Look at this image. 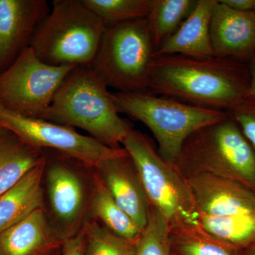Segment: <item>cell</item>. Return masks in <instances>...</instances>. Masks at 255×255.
Masks as SVG:
<instances>
[{"mask_svg":"<svg viewBox=\"0 0 255 255\" xmlns=\"http://www.w3.org/2000/svg\"><path fill=\"white\" fill-rule=\"evenodd\" d=\"M108 87L91 66H75L40 118L79 128L108 147L120 148L130 126L119 117Z\"/></svg>","mask_w":255,"mask_h":255,"instance_id":"2","label":"cell"},{"mask_svg":"<svg viewBox=\"0 0 255 255\" xmlns=\"http://www.w3.org/2000/svg\"><path fill=\"white\" fill-rule=\"evenodd\" d=\"M46 159L47 187L52 211L62 225L73 227L80 222L85 209L83 184L63 158Z\"/></svg>","mask_w":255,"mask_h":255,"instance_id":"15","label":"cell"},{"mask_svg":"<svg viewBox=\"0 0 255 255\" xmlns=\"http://www.w3.org/2000/svg\"><path fill=\"white\" fill-rule=\"evenodd\" d=\"M7 132V130H5V129L3 128L2 127H0V138H1V137L4 136L5 134Z\"/></svg>","mask_w":255,"mask_h":255,"instance_id":"31","label":"cell"},{"mask_svg":"<svg viewBox=\"0 0 255 255\" xmlns=\"http://www.w3.org/2000/svg\"><path fill=\"white\" fill-rule=\"evenodd\" d=\"M249 64L231 58L196 59L181 55L155 56L147 91L189 105L228 111L246 98L251 86Z\"/></svg>","mask_w":255,"mask_h":255,"instance_id":"1","label":"cell"},{"mask_svg":"<svg viewBox=\"0 0 255 255\" xmlns=\"http://www.w3.org/2000/svg\"><path fill=\"white\" fill-rule=\"evenodd\" d=\"M87 255H135L136 242L116 236L95 221H90L83 228Z\"/></svg>","mask_w":255,"mask_h":255,"instance_id":"24","label":"cell"},{"mask_svg":"<svg viewBox=\"0 0 255 255\" xmlns=\"http://www.w3.org/2000/svg\"><path fill=\"white\" fill-rule=\"evenodd\" d=\"M231 9L239 11H253L255 0H219Z\"/></svg>","mask_w":255,"mask_h":255,"instance_id":"28","label":"cell"},{"mask_svg":"<svg viewBox=\"0 0 255 255\" xmlns=\"http://www.w3.org/2000/svg\"><path fill=\"white\" fill-rule=\"evenodd\" d=\"M105 29L82 0H54L30 47L49 65L92 66Z\"/></svg>","mask_w":255,"mask_h":255,"instance_id":"5","label":"cell"},{"mask_svg":"<svg viewBox=\"0 0 255 255\" xmlns=\"http://www.w3.org/2000/svg\"><path fill=\"white\" fill-rule=\"evenodd\" d=\"M122 145L137 169L150 206L168 223L171 233L201 230L187 180L159 155L148 137L129 127Z\"/></svg>","mask_w":255,"mask_h":255,"instance_id":"4","label":"cell"},{"mask_svg":"<svg viewBox=\"0 0 255 255\" xmlns=\"http://www.w3.org/2000/svg\"><path fill=\"white\" fill-rule=\"evenodd\" d=\"M249 66L251 70V82L246 98L255 100V58L249 63Z\"/></svg>","mask_w":255,"mask_h":255,"instance_id":"29","label":"cell"},{"mask_svg":"<svg viewBox=\"0 0 255 255\" xmlns=\"http://www.w3.org/2000/svg\"><path fill=\"white\" fill-rule=\"evenodd\" d=\"M0 255H1V254H0Z\"/></svg>","mask_w":255,"mask_h":255,"instance_id":"33","label":"cell"},{"mask_svg":"<svg viewBox=\"0 0 255 255\" xmlns=\"http://www.w3.org/2000/svg\"><path fill=\"white\" fill-rule=\"evenodd\" d=\"M168 223L155 208L150 206L148 221L135 243V255H173Z\"/></svg>","mask_w":255,"mask_h":255,"instance_id":"25","label":"cell"},{"mask_svg":"<svg viewBox=\"0 0 255 255\" xmlns=\"http://www.w3.org/2000/svg\"><path fill=\"white\" fill-rule=\"evenodd\" d=\"M114 200L143 231L148 221L150 204L127 151L105 159L95 168Z\"/></svg>","mask_w":255,"mask_h":255,"instance_id":"11","label":"cell"},{"mask_svg":"<svg viewBox=\"0 0 255 255\" xmlns=\"http://www.w3.org/2000/svg\"><path fill=\"white\" fill-rule=\"evenodd\" d=\"M50 11L46 0H0V74L29 48Z\"/></svg>","mask_w":255,"mask_h":255,"instance_id":"10","label":"cell"},{"mask_svg":"<svg viewBox=\"0 0 255 255\" xmlns=\"http://www.w3.org/2000/svg\"><path fill=\"white\" fill-rule=\"evenodd\" d=\"M0 127L32 147L56 151L79 164L95 169L101 162L117 155L122 149L108 147L72 128L18 114L1 103Z\"/></svg>","mask_w":255,"mask_h":255,"instance_id":"9","label":"cell"},{"mask_svg":"<svg viewBox=\"0 0 255 255\" xmlns=\"http://www.w3.org/2000/svg\"><path fill=\"white\" fill-rule=\"evenodd\" d=\"M253 11L255 13V4H254V7H253Z\"/></svg>","mask_w":255,"mask_h":255,"instance_id":"32","label":"cell"},{"mask_svg":"<svg viewBox=\"0 0 255 255\" xmlns=\"http://www.w3.org/2000/svg\"><path fill=\"white\" fill-rule=\"evenodd\" d=\"M106 28L148 17L152 0H82Z\"/></svg>","mask_w":255,"mask_h":255,"instance_id":"22","label":"cell"},{"mask_svg":"<svg viewBox=\"0 0 255 255\" xmlns=\"http://www.w3.org/2000/svg\"><path fill=\"white\" fill-rule=\"evenodd\" d=\"M199 226L210 237L241 253L255 243V212L219 217L200 215Z\"/></svg>","mask_w":255,"mask_h":255,"instance_id":"19","label":"cell"},{"mask_svg":"<svg viewBox=\"0 0 255 255\" xmlns=\"http://www.w3.org/2000/svg\"><path fill=\"white\" fill-rule=\"evenodd\" d=\"M255 152V100L245 98L226 111Z\"/></svg>","mask_w":255,"mask_h":255,"instance_id":"26","label":"cell"},{"mask_svg":"<svg viewBox=\"0 0 255 255\" xmlns=\"http://www.w3.org/2000/svg\"><path fill=\"white\" fill-rule=\"evenodd\" d=\"M43 159L14 187L0 195V234L43 208L42 179L46 172Z\"/></svg>","mask_w":255,"mask_h":255,"instance_id":"17","label":"cell"},{"mask_svg":"<svg viewBox=\"0 0 255 255\" xmlns=\"http://www.w3.org/2000/svg\"><path fill=\"white\" fill-rule=\"evenodd\" d=\"M218 0H196L194 9L177 31L156 50L155 56L181 55L196 59L214 56L210 36L213 11Z\"/></svg>","mask_w":255,"mask_h":255,"instance_id":"14","label":"cell"},{"mask_svg":"<svg viewBox=\"0 0 255 255\" xmlns=\"http://www.w3.org/2000/svg\"><path fill=\"white\" fill-rule=\"evenodd\" d=\"M43 157V150L6 132L0 138V195L17 184Z\"/></svg>","mask_w":255,"mask_h":255,"instance_id":"18","label":"cell"},{"mask_svg":"<svg viewBox=\"0 0 255 255\" xmlns=\"http://www.w3.org/2000/svg\"><path fill=\"white\" fill-rule=\"evenodd\" d=\"M196 0H152L150 22L156 50L173 34L191 12Z\"/></svg>","mask_w":255,"mask_h":255,"instance_id":"21","label":"cell"},{"mask_svg":"<svg viewBox=\"0 0 255 255\" xmlns=\"http://www.w3.org/2000/svg\"><path fill=\"white\" fill-rule=\"evenodd\" d=\"M91 206L93 214L116 236L132 242L141 236L142 230L117 204L100 176L95 179Z\"/></svg>","mask_w":255,"mask_h":255,"instance_id":"20","label":"cell"},{"mask_svg":"<svg viewBox=\"0 0 255 255\" xmlns=\"http://www.w3.org/2000/svg\"><path fill=\"white\" fill-rule=\"evenodd\" d=\"M173 164L185 179L209 174L236 181L255 192L254 149L229 116L189 135Z\"/></svg>","mask_w":255,"mask_h":255,"instance_id":"3","label":"cell"},{"mask_svg":"<svg viewBox=\"0 0 255 255\" xmlns=\"http://www.w3.org/2000/svg\"><path fill=\"white\" fill-rule=\"evenodd\" d=\"M241 255H255V243L245 251L241 252Z\"/></svg>","mask_w":255,"mask_h":255,"instance_id":"30","label":"cell"},{"mask_svg":"<svg viewBox=\"0 0 255 255\" xmlns=\"http://www.w3.org/2000/svg\"><path fill=\"white\" fill-rule=\"evenodd\" d=\"M62 255H87L83 230L63 241Z\"/></svg>","mask_w":255,"mask_h":255,"instance_id":"27","label":"cell"},{"mask_svg":"<svg viewBox=\"0 0 255 255\" xmlns=\"http://www.w3.org/2000/svg\"><path fill=\"white\" fill-rule=\"evenodd\" d=\"M170 246L173 255H241L201 230L171 233Z\"/></svg>","mask_w":255,"mask_h":255,"instance_id":"23","label":"cell"},{"mask_svg":"<svg viewBox=\"0 0 255 255\" xmlns=\"http://www.w3.org/2000/svg\"><path fill=\"white\" fill-rule=\"evenodd\" d=\"M58 243L42 208L0 234V254L46 255L58 248Z\"/></svg>","mask_w":255,"mask_h":255,"instance_id":"16","label":"cell"},{"mask_svg":"<svg viewBox=\"0 0 255 255\" xmlns=\"http://www.w3.org/2000/svg\"><path fill=\"white\" fill-rule=\"evenodd\" d=\"M186 180L200 215L219 217L255 212V192L241 183L209 174Z\"/></svg>","mask_w":255,"mask_h":255,"instance_id":"13","label":"cell"},{"mask_svg":"<svg viewBox=\"0 0 255 255\" xmlns=\"http://www.w3.org/2000/svg\"><path fill=\"white\" fill-rule=\"evenodd\" d=\"M156 48L147 18L106 28L92 68L120 92L147 91Z\"/></svg>","mask_w":255,"mask_h":255,"instance_id":"7","label":"cell"},{"mask_svg":"<svg viewBox=\"0 0 255 255\" xmlns=\"http://www.w3.org/2000/svg\"><path fill=\"white\" fill-rule=\"evenodd\" d=\"M210 36L214 56L249 64L255 58V13L236 11L218 0Z\"/></svg>","mask_w":255,"mask_h":255,"instance_id":"12","label":"cell"},{"mask_svg":"<svg viewBox=\"0 0 255 255\" xmlns=\"http://www.w3.org/2000/svg\"><path fill=\"white\" fill-rule=\"evenodd\" d=\"M112 95L119 114L148 128L155 137L159 155L172 164L193 132L228 117L226 111L189 105L150 92H116Z\"/></svg>","mask_w":255,"mask_h":255,"instance_id":"6","label":"cell"},{"mask_svg":"<svg viewBox=\"0 0 255 255\" xmlns=\"http://www.w3.org/2000/svg\"><path fill=\"white\" fill-rule=\"evenodd\" d=\"M75 67L49 65L29 47L0 74V103L18 114L40 118Z\"/></svg>","mask_w":255,"mask_h":255,"instance_id":"8","label":"cell"}]
</instances>
